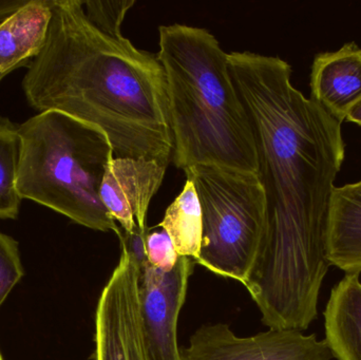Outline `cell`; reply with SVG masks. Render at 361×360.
<instances>
[{"instance_id":"obj_1","label":"cell","mask_w":361,"mask_h":360,"mask_svg":"<svg viewBox=\"0 0 361 360\" xmlns=\"http://www.w3.org/2000/svg\"><path fill=\"white\" fill-rule=\"evenodd\" d=\"M254 132L267 202L264 236L244 287L269 329L305 331L317 319L331 263L326 225L345 156L341 123L293 86L279 57L228 54Z\"/></svg>"},{"instance_id":"obj_2","label":"cell","mask_w":361,"mask_h":360,"mask_svg":"<svg viewBox=\"0 0 361 360\" xmlns=\"http://www.w3.org/2000/svg\"><path fill=\"white\" fill-rule=\"evenodd\" d=\"M23 89L38 112L55 110L102 129L114 158L169 165L173 156L166 77L158 54L97 29L80 0H53L46 44L30 63Z\"/></svg>"},{"instance_id":"obj_3","label":"cell","mask_w":361,"mask_h":360,"mask_svg":"<svg viewBox=\"0 0 361 360\" xmlns=\"http://www.w3.org/2000/svg\"><path fill=\"white\" fill-rule=\"evenodd\" d=\"M159 61L167 82L173 161L183 171L216 165L257 173L254 132L228 67L208 30L162 25Z\"/></svg>"},{"instance_id":"obj_4","label":"cell","mask_w":361,"mask_h":360,"mask_svg":"<svg viewBox=\"0 0 361 360\" xmlns=\"http://www.w3.org/2000/svg\"><path fill=\"white\" fill-rule=\"evenodd\" d=\"M17 187L21 199L44 205L85 228L122 230L104 206L101 186L114 156L102 129L63 112H39L18 125Z\"/></svg>"},{"instance_id":"obj_5","label":"cell","mask_w":361,"mask_h":360,"mask_svg":"<svg viewBox=\"0 0 361 360\" xmlns=\"http://www.w3.org/2000/svg\"><path fill=\"white\" fill-rule=\"evenodd\" d=\"M184 173L195 185L202 209L197 263L244 285L267 225V202L258 175L216 165H197Z\"/></svg>"},{"instance_id":"obj_6","label":"cell","mask_w":361,"mask_h":360,"mask_svg":"<svg viewBox=\"0 0 361 360\" xmlns=\"http://www.w3.org/2000/svg\"><path fill=\"white\" fill-rule=\"evenodd\" d=\"M121 256L95 313L94 360H150L140 304V266L121 243Z\"/></svg>"},{"instance_id":"obj_7","label":"cell","mask_w":361,"mask_h":360,"mask_svg":"<svg viewBox=\"0 0 361 360\" xmlns=\"http://www.w3.org/2000/svg\"><path fill=\"white\" fill-rule=\"evenodd\" d=\"M326 340L294 329L240 337L225 323L204 325L180 350V360H332Z\"/></svg>"},{"instance_id":"obj_8","label":"cell","mask_w":361,"mask_h":360,"mask_svg":"<svg viewBox=\"0 0 361 360\" xmlns=\"http://www.w3.org/2000/svg\"><path fill=\"white\" fill-rule=\"evenodd\" d=\"M195 260L180 257L171 272L140 262V304L144 340L150 360H180L178 323Z\"/></svg>"},{"instance_id":"obj_9","label":"cell","mask_w":361,"mask_h":360,"mask_svg":"<svg viewBox=\"0 0 361 360\" xmlns=\"http://www.w3.org/2000/svg\"><path fill=\"white\" fill-rule=\"evenodd\" d=\"M167 165L143 158H112L101 186L104 206L123 232L148 230V209L162 185Z\"/></svg>"},{"instance_id":"obj_10","label":"cell","mask_w":361,"mask_h":360,"mask_svg":"<svg viewBox=\"0 0 361 360\" xmlns=\"http://www.w3.org/2000/svg\"><path fill=\"white\" fill-rule=\"evenodd\" d=\"M311 99L343 124L361 99V46L349 42L334 52L316 55L312 66Z\"/></svg>"},{"instance_id":"obj_11","label":"cell","mask_w":361,"mask_h":360,"mask_svg":"<svg viewBox=\"0 0 361 360\" xmlns=\"http://www.w3.org/2000/svg\"><path fill=\"white\" fill-rule=\"evenodd\" d=\"M326 256L345 274L361 273V180L335 186L326 225Z\"/></svg>"},{"instance_id":"obj_12","label":"cell","mask_w":361,"mask_h":360,"mask_svg":"<svg viewBox=\"0 0 361 360\" xmlns=\"http://www.w3.org/2000/svg\"><path fill=\"white\" fill-rule=\"evenodd\" d=\"M53 0H30L0 23V73L35 58L46 44Z\"/></svg>"},{"instance_id":"obj_13","label":"cell","mask_w":361,"mask_h":360,"mask_svg":"<svg viewBox=\"0 0 361 360\" xmlns=\"http://www.w3.org/2000/svg\"><path fill=\"white\" fill-rule=\"evenodd\" d=\"M326 340L337 360H361L360 274H348L333 287L324 310Z\"/></svg>"},{"instance_id":"obj_14","label":"cell","mask_w":361,"mask_h":360,"mask_svg":"<svg viewBox=\"0 0 361 360\" xmlns=\"http://www.w3.org/2000/svg\"><path fill=\"white\" fill-rule=\"evenodd\" d=\"M158 226L169 235L180 257L191 258L197 263L203 221L201 204L192 181L186 180L182 192L169 205Z\"/></svg>"},{"instance_id":"obj_15","label":"cell","mask_w":361,"mask_h":360,"mask_svg":"<svg viewBox=\"0 0 361 360\" xmlns=\"http://www.w3.org/2000/svg\"><path fill=\"white\" fill-rule=\"evenodd\" d=\"M20 139L18 125L0 116V219L18 217L21 199L17 187Z\"/></svg>"},{"instance_id":"obj_16","label":"cell","mask_w":361,"mask_h":360,"mask_svg":"<svg viewBox=\"0 0 361 360\" xmlns=\"http://www.w3.org/2000/svg\"><path fill=\"white\" fill-rule=\"evenodd\" d=\"M135 4V0H123V1L95 0V1H82V6H84L87 18L97 29L110 35H123V21Z\"/></svg>"},{"instance_id":"obj_17","label":"cell","mask_w":361,"mask_h":360,"mask_svg":"<svg viewBox=\"0 0 361 360\" xmlns=\"http://www.w3.org/2000/svg\"><path fill=\"white\" fill-rule=\"evenodd\" d=\"M23 274L18 243L12 237L0 232V306Z\"/></svg>"},{"instance_id":"obj_18","label":"cell","mask_w":361,"mask_h":360,"mask_svg":"<svg viewBox=\"0 0 361 360\" xmlns=\"http://www.w3.org/2000/svg\"><path fill=\"white\" fill-rule=\"evenodd\" d=\"M179 254L169 235L164 230H148L146 236V260L150 266L163 272H171L179 261Z\"/></svg>"},{"instance_id":"obj_19","label":"cell","mask_w":361,"mask_h":360,"mask_svg":"<svg viewBox=\"0 0 361 360\" xmlns=\"http://www.w3.org/2000/svg\"><path fill=\"white\" fill-rule=\"evenodd\" d=\"M29 1L30 0H0V23Z\"/></svg>"},{"instance_id":"obj_20","label":"cell","mask_w":361,"mask_h":360,"mask_svg":"<svg viewBox=\"0 0 361 360\" xmlns=\"http://www.w3.org/2000/svg\"><path fill=\"white\" fill-rule=\"evenodd\" d=\"M345 120L355 123V124L360 125L361 126V99L351 108Z\"/></svg>"},{"instance_id":"obj_21","label":"cell","mask_w":361,"mask_h":360,"mask_svg":"<svg viewBox=\"0 0 361 360\" xmlns=\"http://www.w3.org/2000/svg\"><path fill=\"white\" fill-rule=\"evenodd\" d=\"M4 77V74L0 73V82H1L2 78Z\"/></svg>"},{"instance_id":"obj_22","label":"cell","mask_w":361,"mask_h":360,"mask_svg":"<svg viewBox=\"0 0 361 360\" xmlns=\"http://www.w3.org/2000/svg\"><path fill=\"white\" fill-rule=\"evenodd\" d=\"M0 360H4V359H2V356H1V353H0Z\"/></svg>"}]
</instances>
